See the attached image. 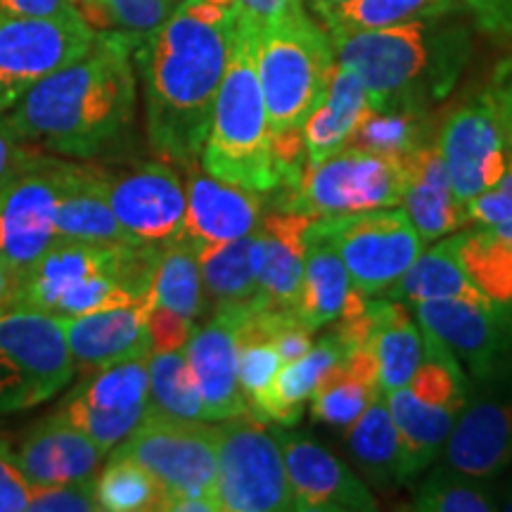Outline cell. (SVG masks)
I'll return each instance as SVG.
<instances>
[{"label": "cell", "mask_w": 512, "mask_h": 512, "mask_svg": "<svg viewBox=\"0 0 512 512\" xmlns=\"http://www.w3.org/2000/svg\"><path fill=\"white\" fill-rule=\"evenodd\" d=\"M373 110L363 81L349 67L332 62L328 81L309 117L304 119L302 133L306 145V169L323 164L325 159L344 150L351 136ZM304 169V171H306Z\"/></svg>", "instance_id": "obj_24"}, {"label": "cell", "mask_w": 512, "mask_h": 512, "mask_svg": "<svg viewBox=\"0 0 512 512\" xmlns=\"http://www.w3.org/2000/svg\"><path fill=\"white\" fill-rule=\"evenodd\" d=\"M204 403V420L221 422L249 411L238 380V304H219L214 318L192 330L183 347Z\"/></svg>", "instance_id": "obj_19"}, {"label": "cell", "mask_w": 512, "mask_h": 512, "mask_svg": "<svg viewBox=\"0 0 512 512\" xmlns=\"http://www.w3.org/2000/svg\"><path fill=\"white\" fill-rule=\"evenodd\" d=\"M185 181V228L183 238L195 245L238 240L261 223L264 197L261 192L240 188L207 174L192 162Z\"/></svg>", "instance_id": "obj_20"}, {"label": "cell", "mask_w": 512, "mask_h": 512, "mask_svg": "<svg viewBox=\"0 0 512 512\" xmlns=\"http://www.w3.org/2000/svg\"><path fill=\"white\" fill-rule=\"evenodd\" d=\"M328 36L335 60L363 81L373 110L403 105L430 64L425 19L377 29L330 31Z\"/></svg>", "instance_id": "obj_10"}, {"label": "cell", "mask_w": 512, "mask_h": 512, "mask_svg": "<svg viewBox=\"0 0 512 512\" xmlns=\"http://www.w3.org/2000/svg\"><path fill=\"white\" fill-rule=\"evenodd\" d=\"M437 145L458 202H470L479 192L496 185L508 164L510 143L491 95L486 93L458 107L444 121Z\"/></svg>", "instance_id": "obj_16"}, {"label": "cell", "mask_w": 512, "mask_h": 512, "mask_svg": "<svg viewBox=\"0 0 512 512\" xmlns=\"http://www.w3.org/2000/svg\"><path fill=\"white\" fill-rule=\"evenodd\" d=\"M76 10L74 0H0V17H60Z\"/></svg>", "instance_id": "obj_51"}, {"label": "cell", "mask_w": 512, "mask_h": 512, "mask_svg": "<svg viewBox=\"0 0 512 512\" xmlns=\"http://www.w3.org/2000/svg\"><path fill=\"white\" fill-rule=\"evenodd\" d=\"M470 403L444 446V463L465 475L496 479L512 467V380L508 370L491 377Z\"/></svg>", "instance_id": "obj_17"}, {"label": "cell", "mask_w": 512, "mask_h": 512, "mask_svg": "<svg viewBox=\"0 0 512 512\" xmlns=\"http://www.w3.org/2000/svg\"><path fill=\"white\" fill-rule=\"evenodd\" d=\"M465 211L467 221L475 226H498V223L512 219V145L503 176L489 190L479 192L470 202H465Z\"/></svg>", "instance_id": "obj_45"}, {"label": "cell", "mask_w": 512, "mask_h": 512, "mask_svg": "<svg viewBox=\"0 0 512 512\" xmlns=\"http://www.w3.org/2000/svg\"><path fill=\"white\" fill-rule=\"evenodd\" d=\"M195 330V320L181 316V313L155 304L147 311V332H150L152 351H176L188 344Z\"/></svg>", "instance_id": "obj_47"}, {"label": "cell", "mask_w": 512, "mask_h": 512, "mask_svg": "<svg viewBox=\"0 0 512 512\" xmlns=\"http://www.w3.org/2000/svg\"><path fill=\"white\" fill-rule=\"evenodd\" d=\"M311 230L335 247L351 287L363 297L392 290L425 247L406 211L392 207L313 219Z\"/></svg>", "instance_id": "obj_9"}, {"label": "cell", "mask_w": 512, "mask_h": 512, "mask_svg": "<svg viewBox=\"0 0 512 512\" xmlns=\"http://www.w3.org/2000/svg\"><path fill=\"white\" fill-rule=\"evenodd\" d=\"M147 356L112 363L86 373L79 387L62 401L60 413L110 453L143 420L150 403Z\"/></svg>", "instance_id": "obj_13"}, {"label": "cell", "mask_w": 512, "mask_h": 512, "mask_svg": "<svg viewBox=\"0 0 512 512\" xmlns=\"http://www.w3.org/2000/svg\"><path fill=\"white\" fill-rule=\"evenodd\" d=\"M204 292L219 304L252 302L259 294L261 268L266 259V235L261 226L238 240L197 245Z\"/></svg>", "instance_id": "obj_30"}, {"label": "cell", "mask_w": 512, "mask_h": 512, "mask_svg": "<svg viewBox=\"0 0 512 512\" xmlns=\"http://www.w3.org/2000/svg\"><path fill=\"white\" fill-rule=\"evenodd\" d=\"M344 354H347V349L342 347V342L332 332L325 335L318 344H313L309 354L292 363H285L278 370L264 403L252 415L268 422V425L294 427L302 420L306 401L311 399L320 375L330 366H335Z\"/></svg>", "instance_id": "obj_31"}, {"label": "cell", "mask_w": 512, "mask_h": 512, "mask_svg": "<svg viewBox=\"0 0 512 512\" xmlns=\"http://www.w3.org/2000/svg\"><path fill=\"white\" fill-rule=\"evenodd\" d=\"M408 183L403 211L425 242H434L467 223L465 204L456 200L439 145H422L406 155Z\"/></svg>", "instance_id": "obj_25"}, {"label": "cell", "mask_w": 512, "mask_h": 512, "mask_svg": "<svg viewBox=\"0 0 512 512\" xmlns=\"http://www.w3.org/2000/svg\"><path fill=\"white\" fill-rule=\"evenodd\" d=\"M496 228H498V230H503V233L508 235V238H512V219H510V221H505V223H498Z\"/></svg>", "instance_id": "obj_57"}, {"label": "cell", "mask_w": 512, "mask_h": 512, "mask_svg": "<svg viewBox=\"0 0 512 512\" xmlns=\"http://www.w3.org/2000/svg\"><path fill=\"white\" fill-rule=\"evenodd\" d=\"M389 297L406 299L411 304L432 302V299H470V302H491L472 283L458 256L456 235L437 242L430 252H422L406 275L389 290Z\"/></svg>", "instance_id": "obj_32"}, {"label": "cell", "mask_w": 512, "mask_h": 512, "mask_svg": "<svg viewBox=\"0 0 512 512\" xmlns=\"http://www.w3.org/2000/svg\"><path fill=\"white\" fill-rule=\"evenodd\" d=\"M313 330L306 328V325L299 320V323H292L290 328H285L280 332L278 337L273 339V349L278 351L280 361L285 363H292L297 361V358H302L304 354H309V349L313 347Z\"/></svg>", "instance_id": "obj_52"}, {"label": "cell", "mask_w": 512, "mask_h": 512, "mask_svg": "<svg viewBox=\"0 0 512 512\" xmlns=\"http://www.w3.org/2000/svg\"><path fill=\"white\" fill-rule=\"evenodd\" d=\"M380 396L384 394L373 349L356 347L320 375L311 394V413L325 425L349 427Z\"/></svg>", "instance_id": "obj_26"}, {"label": "cell", "mask_w": 512, "mask_h": 512, "mask_svg": "<svg viewBox=\"0 0 512 512\" xmlns=\"http://www.w3.org/2000/svg\"><path fill=\"white\" fill-rule=\"evenodd\" d=\"M100 510L107 512H152L162 510L164 486L143 465L131 458L110 456V463L95 479Z\"/></svg>", "instance_id": "obj_40"}, {"label": "cell", "mask_w": 512, "mask_h": 512, "mask_svg": "<svg viewBox=\"0 0 512 512\" xmlns=\"http://www.w3.org/2000/svg\"><path fill=\"white\" fill-rule=\"evenodd\" d=\"M95 479H83V482H67V484L31 486L27 510H36V512H95V510H100L98 494H95Z\"/></svg>", "instance_id": "obj_44"}, {"label": "cell", "mask_w": 512, "mask_h": 512, "mask_svg": "<svg viewBox=\"0 0 512 512\" xmlns=\"http://www.w3.org/2000/svg\"><path fill=\"white\" fill-rule=\"evenodd\" d=\"M136 46L124 31H98L86 53L36 83L5 119L24 143L74 159L100 157L133 124Z\"/></svg>", "instance_id": "obj_2"}, {"label": "cell", "mask_w": 512, "mask_h": 512, "mask_svg": "<svg viewBox=\"0 0 512 512\" xmlns=\"http://www.w3.org/2000/svg\"><path fill=\"white\" fill-rule=\"evenodd\" d=\"M494 479L465 475L441 465L422 479L413 496V510L420 512H494L498 510V489Z\"/></svg>", "instance_id": "obj_38"}, {"label": "cell", "mask_w": 512, "mask_h": 512, "mask_svg": "<svg viewBox=\"0 0 512 512\" xmlns=\"http://www.w3.org/2000/svg\"><path fill=\"white\" fill-rule=\"evenodd\" d=\"M475 15L486 34L512 38V0H456Z\"/></svg>", "instance_id": "obj_50"}, {"label": "cell", "mask_w": 512, "mask_h": 512, "mask_svg": "<svg viewBox=\"0 0 512 512\" xmlns=\"http://www.w3.org/2000/svg\"><path fill=\"white\" fill-rule=\"evenodd\" d=\"M256 29V69L271 131L299 128L335 62L330 36L309 15Z\"/></svg>", "instance_id": "obj_4"}, {"label": "cell", "mask_w": 512, "mask_h": 512, "mask_svg": "<svg viewBox=\"0 0 512 512\" xmlns=\"http://www.w3.org/2000/svg\"><path fill=\"white\" fill-rule=\"evenodd\" d=\"M31 484L19 467L17 451L10 439L0 437V512H19L29 508Z\"/></svg>", "instance_id": "obj_46"}, {"label": "cell", "mask_w": 512, "mask_h": 512, "mask_svg": "<svg viewBox=\"0 0 512 512\" xmlns=\"http://www.w3.org/2000/svg\"><path fill=\"white\" fill-rule=\"evenodd\" d=\"M498 510L512 512V477L505 479L501 489H498Z\"/></svg>", "instance_id": "obj_55"}, {"label": "cell", "mask_w": 512, "mask_h": 512, "mask_svg": "<svg viewBox=\"0 0 512 512\" xmlns=\"http://www.w3.org/2000/svg\"><path fill=\"white\" fill-rule=\"evenodd\" d=\"M354 292L347 268L335 247L323 235L313 233L309 226L302 287H299L297 304H294L299 320L313 332L335 323L347 311Z\"/></svg>", "instance_id": "obj_29"}, {"label": "cell", "mask_w": 512, "mask_h": 512, "mask_svg": "<svg viewBox=\"0 0 512 512\" xmlns=\"http://www.w3.org/2000/svg\"><path fill=\"white\" fill-rule=\"evenodd\" d=\"M95 36L98 29L79 10L60 17H0V114L86 53Z\"/></svg>", "instance_id": "obj_11"}, {"label": "cell", "mask_w": 512, "mask_h": 512, "mask_svg": "<svg viewBox=\"0 0 512 512\" xmlns=\"http://www.w3.org/2000/svg\"><path fill=\"white\" fill-rule=\"evenodd\" d=\"M155 304L195 320L202 316L207 292H204L202 266L197 245L188 238H178L162 245L152 278Z\"/></svg>", "instance_id": "obj_35"}, {"label": "cell", "mask_w": 512, "mask_h": 512, "mask_svg": "<svg viewBox=\"0 0 512 512\" xmlns=\"http://www.w3.org/2000/svg\"><path fill=\"white\" fill-rule=\"evenodd\" d=\"M259 69H256V29L235 10V29L219 93L211 107L209 131L200 164L207 174L254 192L283 188L271 150Z\"/></svg>", "instance_id": "obj_3"}, {"label": "cell", "mask_w": 512, "mask_h": 512, "mask_svg": "<svg viewBox=\"0 0 512 512\" xmlns=\"http://www.w3.org/2000/svg\"><path fill=\"white\" fill-rule=\"evenodd\" d=\"M107 171L88 162H64L55 240L91 245H133L107 202Z\"/></svg>", "instance_id": "obj_23"}, {"label": "cell", "mask_w": 512, "mask_h": 512, "mask_svg": "<svg viewBox=\"0 0 512 512\" xmlns=\"http://www.w3.org/2000/svg\"><path fill=\"white\" fill-rule=\"evenodd\" d=\"M389 413H392L396 434L401 441L403 482L425 472L439 453L444 451L448 437L460 418L458 411L444 406H432L418 399L411 389L403 387L384 394Z\"/></svg>", "instance_id": "obj_27"}, {"label": "cell", "mask_w": 512, "mask_h": 512, "mask_svg": "<svg viewBox=\"0 0 512 512\" xmlns=\"http://www.w3.org/2000/svg\"><path fill=\"white\" fill-rule=\"evenodd\" d=\"M235 29V5L181 0L162 27L140 38L133 64L145 95L147 140L164 162H200Z\"/></svg>", "instance_id": "obj_1"}, {"label": "cell", "mask_w": 512, "mask_h": 512, "mask_svg": "<svg viewBox=\"0 0 512 512\" xmlns=\"http://www.w3.org/2000/svg\"><path fill=\"white\" fill-rule=\"evenodd\" d=\"M347 444L368 479L377 484H403L401 441L384 396L370 403L354 425H349Z\"/></svg>", "instance_id": "obj_34"}, {"label": "cell", "mask_w": 512, "mask_h": 512, "mask_svg": "<svg viewBox=\"0 0 512 512\" xmlns=\"http://www.w3.org/2000/svg\"><path fill=\"white\" fill-rule=\"evenodd\" d=\"M233 5L254 27H271L306 15L302 0H233Z\"/></svg>", "instance_id": "obj_48"}, {"label": "cell", "mask_w": 512, "mask_h": 512, "mask_svg": "<svg viewBox=\"0 0 512 512\" xmlns=\"http://www.w3.org/2000/svg\"><path fill=\"white\" fill-rule=\"evenodd\" d=\"M408 183L406 157H384L347 145L306 169L302 181L285 190L280 209L309 219H339L358 211L396 207Z\"/></svg>", "instance_id": "obj_6"}, {"label": "cell", "mask_w": 512, "mask_h": 512, "mask_svg": "<svg viewBox=\"0 0 512 512\" xmlns=\"http://www.w3.org/2000/svg\"><path fill=\"white\" fill-rule=\"evenodd\" d=\"M311 221L309 216L287 209H278L261 219L259 226L266 235V259L256 294L261 302L294 309L302 287L306 230Z\"/></svg>", "instance_id": "obj_28"}, {"label": "cell", "mask_w": 512, "mask_h": 512, "mask_svg": "<svg viewBox=\"0 0 512 512\" xmlns=\"http://www.w3.org/2000/svg\"><path fill=\"white\" fill-rule=\"evenodd\" d=\"M19 283H22V275L5 264V261H0V311L8 309L15 302Z\"/></svg>", "instance_id": "obj_54"}, {"label": "cell", "mask_w": 512, "mask_h": 512, "mask_svg": "<svg viewBox=\"0 0 512 512\" xmlns=\"http://www.w3.org/2000/svg\"><path fill=\"white\" fill-rule=\"evenodd\" d=\"M152 306L155 304L143 302L83 313V316H64V335L74 366L81 373H93L112 363L150 354L147 311Z\"/></svg>", "instance_id": "obj_21"}, {"label": "cell", "mask_w": 512, "mask_h": 512, "mask_svg": "<svg viewBox=\"0 0 512 512\" xmlns=\"http://www.w3.org/2000/svg\"><path fill=\"white\" fill-rule=\"evenodd\" d=\"M342 3H347V0H313V8L323 15V12L337 8V5H342Z\"/></svg>", "instance_id": "obj_56"}, {"label": "cell", "mask_w": 512, "mask_h": 512, "mask_svg": "<svg viewBox=\"0 0 512 512\" xmlns=\"http://www.w3.org/2000/svg\"><path fill=\"white\" fill-rule=\"evenodd\" d=\"M147 373H150V403H147V411L181 420H204L200 389H197L188 356H185L183 349L150 351V356H147Z\"/></svg>", "instance_id": "obj_37"}, {"label": "cell", "mask_w": 512, "mask_h": 512, "mask_svg": "<svg viewBox=\"0 0 512 512\" xmlns=\"http://www.w3.org/2000/svg\"><path fill=\"white\" fill-rule=\"evenodd\" d=\"M422 114L413 105H389L370 110L358 124L349 145L384 157H406L425 145Z\"/></svg>", "instance_id": "obj_39"}, {"label": "cell", "mask_w": 512, "mask_h": 512, "mask_svg": "<svg viewBox=\"0 0 512 512\" xmlns=\"http://www.w3.org/2000/svg\"><path fill=\"white\" fill-rule=\"evenodd\" d=\"M422 330L441 339L477 382L508 370L512 354V306L470 299H432L413 304Z\"/></svg>", "instance_id": "obj_14"}, {"label": "cell", "mask_w": 512, "mask_h": 512, "mask_svg": "<svg viewBox=\"0 0 512 512\" xmlns=\"http://www.w3.org/2000/svg\"><path fill=\"white\" fill-rule=\"evenodd\" d=\"M458 256L470 280L491 302L512 306V238L496 226L456 235Z\"/></svg>", "instance_id": "obj_36"}, {"label": "cell", "mask_w": 512, "mask_h": 512, "mask_svg": "<svg viewBox=\"0 0 512 512\" xmlns=\"http://www.w3.org/2000/svg\"><path fill=\"white\" fill-rule=\"evenodd\" d=\"M74 373L60 316L27 306L0 311V413L46 403Z\"/></svg>", "instance_id": "obj_5"}, {"label": "cell", "mask_w": 512, "mask_h": 512, "mask_svg": "<svg viewBox=\"0 0 512 512\" xmlns=\"http://www.w3.org/2000/svg\"><path fill=\"white\" fill-rule=\"evenodd\" d=\"M64 159L36 152L0 190V261L24 275L55 242Z\"/></svg>", "instance_id": "obj_12"}, {"label": "cell", "mask_w": 512, "mask_h": 512, "mask_svg": "<svg viewBox=\"0 0 512 512\" xmlns=\"http://www.w3.org/2000/svg\"><path fill=\"white\" fill-rule=\"evenodd\" d=\"M107 202L133 245H166L185 228V185L174 166L150 162L105 181Z\"/></svg>", "instance_id": "obj_15"}, {"label": "cell", "mask_w": 512, "mask_h": 512, "mask_svg": "<svg viewBox=\"0 0 512 512\" xmlns=\"http://www.w3.org/2000/svg\"><path fill=\"white\" fill-rule=\"evenodd\" d=\"M112 456L131 458L164 486L162 510L178 498L216 503V432L204 420H181L145 411L133 432L112 448Z\"/></svg>", "instance_id": "obj_8"}, {"label": "cell", "mask_w": 512, "mask_h": 512, "mask_svg": "<svg viewBox=\"0 0 512 512\" xmlns=\"http://www.w3.org/2000/svg\"><path fill=\"white\" fill-rule=\"evenodd\" d=\"M283 451L294 512H373L377 503L351 467L292 427L271 425Z\"/></svg>", "instance_id": "obj_18"}, {"label": "cell", "mask_w": 512, "mask_h": 512, "mask_svg": "<svg viewBox=\"0 0 512 512\" xmlns=\"http://www.w3.org/2000/svg\"><path fill=\"white\" fill-rule=\"evenodd\" d=\"M93 29L110 27L133 38H145L162 27L181 0H74Z\"/></svg>", "instance_id": "obj_42"}, {"label": "cell", "mask_w": 512, "mask_h": 512, "mask_svg": "<svg viewBox=\"0 0 512 512\" xmlns=\"http://www.w3.org/2000/svg\"><path fill=\"white\" fill-rule=\"evenodd\" d=\"M34 155L36 150H31V147L17 136V131L10 126L8 119L0 117V190L27 166V162Z\"/></svg>", "instance_id": "obj_49"}, {"label": "cell", "mask_w": 512, "mask_h": 512, "mask_svg": "<svg viewBox=\"0 0 512 512\" xmlns=\"http://www.w3.org/2000/svg\"><path fill=\"white\" fill-rule=\"evenodd\" d=\"M456 8V0H347L323 12L330 31L342 29H377L392 24L413 22L446 15Z\"/></svg>", "instance_id": "obj_41"}, {"label": "cell", "mask_w": 512, "mask_h": 512, "mask_svg": "<svg viewBox=\"0 0 512 512\" xmlns=\"http://www.w3.org/2000/svg\"><path fill=\"white\" fill-rule=\"evenodd\" d=\"M373 313L375 328L368 347L377 358L380 392L389 394L408 384L418 370L425 351V337L399 304L373 302Z\"/></svg>", "instance_id": "obj_33"}, {"label": "cell", "mask_w": 512, "mask_h": 512, "mask_svg": "<svg viewBox=\"0 0 512 512\" xmlns=\"http://www.w3.org/2000/svg\"><path fill=\"white\" fill-rule=\"evenodd\" d=\"M107 453L57 411L24 437L17 458L31 486L83 482L98 477Z\"/></svg>", "instance_id": "obj_22"}, {"label": "cell", "mask_w": 512, "mask_h": 512, "mask_svg": "<svg viewBox=\"0 0 512 512\" xmlns=\"http://www.w3.org/2000/svg\"><path fill=\"white\" fill-rule=\"evenodd\" d=\"M280 368L283 361L273 344H238V380L249 413L259 411Z\"/></svg>", "instance_id": "obj_43"}, {"label": "cell", "mask_w": 512, "mask_h": 512, "mask_svg": "<svg viewBox=\"0 0 512 512\" xmlns=\"http://www.w3.org/2000/svg\"><path fill=\"white\" fill-rule=\"evenodd\" d=\"M489 95L491 100H494L505 138H508V143L512 145V74L503 76V79L494 86V91H489Z\"/></svg>", "instance_id": "obj_53"}, {"label": "cell", "mask_w": 512, "mask_h": 512, "mask_svg": "<svg viewBox=\"0 0 512 512\" xmlns=\"http://www.w3.org/2000/svg\"><path fill=\"white\" fill-rule=\"evenodd\" d=\"M219 512L294 510L273 427L249 411L214 425Z\"/></svg>", "instance_id": "obj_7"}]
</instances>
